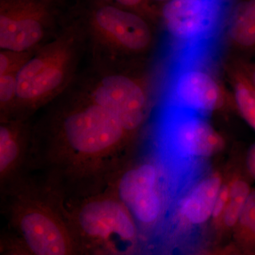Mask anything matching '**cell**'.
Here are the masks:
<instances>
[{
    "label": "cell",
    "instance_id": "obj_1",
    "mask_svg": "<svg viewBox=\"0 0 255 255\" xmlns=\"http://www.w3.org/2000/svg\"><path fill=\"white\" fill-rule=\"evenodd\" d=\"M38 113L27 174L63 201L106 190L131 137L118 119L73 85Z\"/></svg>",
    "mask_w": 255,
    "mask_h": 255
},
{
    "label": "cell",
    "instance_id": "obj_2",
    "mask_svg": "<svg viewBox=\"0 0 255 255\" xmlns=\"http://www.w3.org/2000/svg\"><path fill=\"white\" fill-rule=\"evenodd\" d=\"M87 54L85 28L70 9L59 33L40 48L17 74V90L11 119H30L70 88Z\"/></svg>",
    "mask_w": 255,
    "mask_h": 255
},
{
    "label": "cell",
    "instance_id": "obj_3",
    "mask_svg": "<svg viewBox=\"0 0 255 255\" xmlns=\"http://www.w3.org/2000/svg\"><path fill=\"white\" fill-rule=\"evenodd\" d=\"M8 228L34 255H80L59 197L26 174L0 188Z\"/></svg>",
    "mask_w": 255,
    "mask_h": 255
},
{
    "label": "cell",
    "instance_id": "obj_4",
    "mask_svg": "<svg viewBox=\"0 0 255 255\" xmlns=\"http://www.w3.org/2000/svg\"><path fill=\"white\" fill-rule=\"evenodd\" d=\"M71 9L85 28L92 66L127 70L129 60L152 46L150 20L136 11L90 0H78Z\"/></svg>",
    "mask_w": 255,
    "mask_h": 255
},
{
    "label": "cell",
    "instance_id": "obj_5",
    "mask_svg": "<svg viewBox=\"0 0 255 255\" xmlns=\"http://www.w3.org/2000/svg\"><path fill=\"white\" fill-rule=\"evenodd\" d=\"M60 200L79 255H130L133 253L137 240V224L109 189L82 199Z\"/></svg>",
    "mask_w": 255,
    "mask_h": 255
},
{
    "label": "cell",
    "instance_id": "obj_6",
    "mask_svg": "<svg viewBox=\"0 0 255 255\" xmlns=\"http://www.w3.org/2000/svg\"><path fill=\"white\" fill-rule=\"evenodd\" d=\"M84 95L118 119L130 135L145 121L148 95L141 80L127 70L89 65L73 83Z\"/></svg>",
    "mask_w": 255,
    "mask_h": 255
},
{
    "label": "cell",
    "instance_id": "obj_7",
    "mask_svg": "<svg viewBox=\"0 0 255 255\" xmlns=\"http://www.w3.org/2000/svg\"><path fill=\"white\" fill-rule=\"evenodd\" d=\"M60 6L38 0H0V50L39 49L59 33Z\"/></svg>",
    "mask_w": 255,
    "mask_h": 255
},
{
    "label": "cell",
    "instance_id": "obj_8",
    "mask_svg": "<svg viewBox=\"0 0 255 255\" xmlns=\"http://www.w3.org/2000/svg\"><path fill=\"white\" fill-rule=\"evenodd\" d=\"M157 182L155 166L145 162L123 167L107 189L127 208L137 226H150L158 220L162 211Z\"/></svg>",
    "mask_w": 255,
    "mask_h": 255
},
{
    "label": "cell",
    "instance_id": "obj_9",
    "mask_svg": "<svg viewBox=\"0 0 255 255\" xmlns=\"http://www.w3.org/2000/svg\"><path fill=\"white\" fill-rule=\"evenodd\" d=\"M225 0H170L161 11L169 34L182 41L202 39L221 22Z\"/></svg>",
    "mask_w": 255,
    "mask_h": 255
},
{
    "label": "cell",
    "instance_id": "obj_10",
    "mask_svg": "<svg viewBox=\"0 0 255 255\" xmlns=\"http://www.w3.org/2000/svg\"><path fill=\"white\" fill-rule=\"evenodd\" d=\"M32 120L0 121V188L27 173Z\"/></svg>",
    "mask_w": 255,
    "mask_h": 255
},
{
    "label": "cell",
    "instance_id": "obj_11",
    "mask_svg": "<svg viewBox=\"0 0 255 255\" xmlns=\"http://www.w3.org/2000/svg\"><path fill=\"white\" fill-rule=\"evenodd\" d=\"M173 146L183 155L207 157L222 147V137L197 114L179 110L171 127Z\"/></svg>",
    "mask_w": 255,
    "mask_h": 255
},
{
    "label": "cell",
    "instance_id": "obj_12",
    "mask_svg": "<svg viewBox=\"0 0 255 255\" xmlns=\"http://www.w3.org/2000/svg\"><path fill=\"white\" fill-rule=\"evenodd\" d=\"M172 94L174 105L179 110L197 114L212 112L222 99L221 89L214 78L194 68H187L178 74Z\"/></svg>",
    "mask_w": 255,
    "mask_h": 255
},
{
    "label": "cell",
    "instance_id": "obj_13",
    "mask_svg": "<svg viewBox=\"0 0 255 255\" xmlns=\"http://www.w3.org/2000/svg\"><path fill=\"white\" fill-rule=\"evenodd\" d=\"M222 182L219 176L206 178L196 186L182 202L181 214L187 222L201 225L212 217Z\"/></svg>",
    "mask_w": 255,
    "mask_h": 255
},
{
    "label": "cell",
    "instance_id": "obj_14",
    "mask_svg": "<svg viewBox=\"0 0 255 255\" xmlns=\"http://www.w3.org/2000/svg\"><path fill=\"white\" fill-rule=\"evenodd\" d=\"M228 33L238 46L248 50L255 49V18L247 7L241 3L231 16Z\"/></svg>",
    "mask_w": 255,
    "mask_h": 255
},
{
    "label": "cell",
    "instance_id": "obj_15",
    "mask_svg": "<svg viewBox=\"0 0 255 255\" xmlns=\"http://www.w3.org/2000/svg\"><path fill=\"white\" fill-rule=\"evenodd\" d=\"M253 188L246 178L235 179L229 187V198L223 215V221L227 228L237 226L243 208Z\"/></svg>",
    "mask_w": 255,
    "mask_h": 255
},
{
    "label": "cell",
    "instance_id": "obj_16",
    "mask_svg": "<svg viewBox=\"0 0 255 255\" xmlns=\"http://www.w3.org/2000/svg\"><path fill=\"white\" fill-rule=\"evenodd\" d=\"M235 101L242 117L255 131V86L246 73L238 77Z\"/></svg>",
    "mask_w": 255,
    "mask_h": 255
},
{
    "label": "cell",
    "instance_id": "obj_17",
    "mask_svg": "<svg viewBox=\"0 0 255 255\" xmlns=\"http://www.w3.org/2000/svg\"><path fill=\"white\" fill-rule=\"evenodd\" d=\"M237 226L241 249L250 255H255V189L252 190L243 208Z\"/></svg>",
    "mask_w": 255,
    "mask_h": 255
},
{
    "label": "cell",
    "instance_id": "obj_18",
    "mask_svg": "<svg viewBox=\"0 0 255 255\" xmlns=\"http://www.w3.org/2000/svg\"><path fill=\"white\" fill-rule=\"evenodd\" d=\"M17 74L0 75V121L12 117L17 90Z\"/></svg>",
    "mask_w": 255,
    "mask_h": 255
},
{
    "label": "cell",
    "instance_id": "obj_19",
    "mask_svg": "<svg viewBox=\"0 0 255 255\" xmlns=\"http://www.w3.org/2000/svg\"><path fill=\"white\" fill-rule=\"evenodd\" d=\"M38 50L30 51L0 50V75L18 73Z\"/></svg>",
    "mask_w": 255,
    "mask_h": 255
},
{
    "label": "cell",
    "instance_id": "obj_20",
    "mask_svg": "<svg viewBox=\"0 0 255 255\" xmlns=\"http://www.w3.org/2000/svg\"><path fill=\"white\" fill-rule=\"evenodd\" d=\"M97 2L113 5L124 9L136 11L139 14L143 15L148 19L152 20L155 16V11L151 6L150 3L147 0H90Z\"/></svg>",
    "mask_w": 255,
    "mask_h": 255
},
{
    "label": "cell",
    "instance_id": "obj_21",
    "mask_svg": "<svg viewBox=\"0 0 255 255\" xmlns=\"http://www.w3.org/2000/svg\"><path fill=\"white\" fill-rule=\"evenodd\" d=\"M0 255H34L28 251L21 241L9 230L1 233Z\"/></svg>",
    "mask_w": 255,
    "mask_h": 255
},
{
    "label": "cell",
    "instance_id": "obj_22",
    "mask_svg": "<svg viewBox=\"0 0 255 255\" xmlns=\"http://www.w3.org/2000/svg\"><path fill=\"white\" fill-rule=\"evenodd\" d=\"M228 198H229V187L227 185H222L215 202L212 217L217 219L220 216H223L227 206Z\"/></svg>",
    "mask_w": 255,
    "mask_h": 255
},
{
    "label": "cell",
    "instance_id": "obj_23",
    "mask_svg": "<svg viewBox=\"0 0 255 255\" xmlns=\"http://www.w3.org/2000/svg\"><path fill=\"white\" fill-rule=\"evenodd\" d=\"M247 171L253 180H255V143L250 147L246 158Z\"/></svg>",
    "mask_w": 255,
    "mask_h": 255
},
{
    "label": "cell",
    "instance_id": "obj_24",
    "mask_svg": "<svg viewBox=\"0 0 255 255\" xmlns=\"http://www.w3.org/2000/svg\"><path fill=\"white\" fill-rule=\"evenodd\" d=\"M245 73L255 86V64L247 66L246 71Z\"/></svg>",
    "mask_w": 255,
    "mask_h": 255
},
{
    "label": "cell",
    "instance_id": "obj_25",
    "mask_svg": "<svg viewBox=\"0 0 255 255\" xmlns=\"http://www.w3.org/2000/svg\"><path fill=\"white\" fill-rule=\"evenodd\" d=\"M245 2L250 12L255 18V0H246Z\"/></svg>",
    "mask_w": 255,
    "mask_h": 255
},
{
    "label": "cell",
    "instance_id": "obj_26",
    "mask_svg": "<svg viewBox=\"0 0 255 255\" xmlns=\"http://www.w3.org/2000/svg\"><path fill=\"white\" fill-rule=\"evenodd\" d=\"M217 255H250L246 252L243 251V250L241 249V251H236L233 252H228V253H223V254H220Z\"/></svg>",
    "mask_w": 255,
    "mask_h": 255
},
{
    "label": "cell",
    "instance_id": "obj_27",
    "mask_svg": "<svg viewBox=\"0 0 255 255\" xmlns=\"http://www.w3.org/2000/svg\"><path fill=\"white\" fill-rule=\"evenodd\" d=\"M38 1H44V2L48 3V4H54L60 6L64 0H38Z\"/></svg>",
    "mask_w": 255,
    "mask_h": 255
},
{
    "label": "cell",
    "instance_id": "obj_28",
    "mask_svg": "<svg viewBox=\"0 0 255 255\" xmlns=\"http://www.w3.org/2000/svg\"><path fill=\"white\" fill-rule=\"evenodd\" d=\"M147 1H148L149 3L157 2L164 3V4H165V3L168 2L170 0H147Z\"/></svg>",
    "mask_w": 255,
    "mask_h": 255
}]
</instances>
